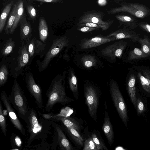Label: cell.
Wrapping results in <instances>:
<instances>
[{"label": "cell", "instance_id": "cell-1", "mask_svg": "<svg viewBox=\"0 0 150 150\" xmlns=\"http://www.w3.org/2000/svg\"><path fill=\"white\" fill-rule=\"evenodd\" d=\"M66 71L58 74L52 79L46 93L47 101L44 110L50 112L57 103L65 105L74 101L66 93L65 84Z\"/></svg>", "mask_w": 150, "mask_h": 150}, {"label": "cell", "instance_id": "cell-2", "mask_svg": "<svg viewBox=\"0 0 150 150\" xmlns=\"http://www.w3.org/2000/svg\"><path fill=\"white\" fill-rule=\"evenodd\" d=\"M9 101L16 110L19 117L28 120L29 114L27 100L25 94L17 81L15 79L12 87Z\"/></svg>", "mask_w": 150, "mask_h": 150}, {"label": "cell", "instance_id": "cell-3", "mask_svg": "<svg viewBox=\"0 0 150 150\" xmlns=\"http://www.w3.org/2000/svg\"><path fill=\"white\" fill-rule=\"evenodd\" d=\"M83 92L89 115L96 120L100 96V89L95 83L88 81L84 83Z\"/></svg>", "mask_w": 150, "mask_h": 150}, {"label": "cell", "instance_id": "cell-4", "mask_svg": "<svg viewBox=\"0 0 150 150\" xmlns=\"http://www.w3.org/2000/svg\"><path fill=\"white\" fill-rule=\"evenodd\" d=\"M109 90L111 98L119 116L127 127L128 116L126 106L118 85L116 81L113 79L110 81Z\"/></svg>", "mask_w": 150, "mask_h": 150}, {"label": "cell", "instance_id": "cell-5", "mask_svg": "<svg viewBox=\"0 0 150 150\" xmlns=\"http://www.w3.org/2000/svg\"><path fill=\"white\" fill-rule=\"evenodd\" d=\"M118 4L121 6L108 11V14L126 12L135 17L141 18H145L150 15V9L143 4L125 2H120Z\"/></svg>", "mask_w": 150, "mask_h": 150}, {"label": "cell", "instance_id": "cell-6", "mask_svg": "<svg viewBox=\"0 0 150 150\" xmlns=\"http://www.w3.org/2000/svg\"><path fill=\"white\" fill-rule=\"evenodd\" d=\"M68 41L66 36L53 40V42L45 56L41 62H37L38 71L41 72L47 68L52 59L65 46L68 45Z\"/></svg>", "mask_w": 150, "mask_h": 150}, {"label": "cell", "instance_id": "cell-7", "mask_svg": "<svg viewBox=\"0 0 150 150\" xmlns=\"http://www.w3.org/2000/svg\"><path fill=\"white\" fill-rule=\"evenodd\" d=\"M18 52L19 55L16 63L10 67V74L15 79L23 74L24 68L28 64L30 58L27 45L23 44Z\"/></svg>", "mask_w": 150, "mask_h": 150}, {"label": "cell", "instance_id": "cell-8", "mask_svg": "<svg viewBox=\"0 0 150 150\" xmlns=\"http://www.w3.org/2000/svg\"><path fill=\"white\" fill-rule=\"evenodd\" d=\"M25 79L29 92L34 98L38 108L42 109L43 107V104L40 86L36 82L33 74L31 72L26 73Z\"/></svg>", "mask_w": 150, "mask_h": 150}, {"label": "cell", "instance_id": "cell-9", "mask_svg": "<svg viewBox=\"0 0 150 150\" xmlns=\"http://www.w3.org/2000/svg\"><path fill=\"white\" fill-rule=\"evenodd\" d=\"M103 14L98 11H90L86 13L79 18L80 24L93 23L99 25L103 30L108 29L113 23V21H104L103 20Z\"/></svg>", "mask_w": 150, "mask_h": 150}, {"label": "cell", "instance_id": "cell-10", "mask_svg": "<svg viewBox=\"0 0 150 150\" xmlns=\"http://www.w3.org/2000/svg\"><path fill=\"white\" fill-rule=\"evenodd\" d=\"M127 45L126 41L120 40L106 47L101 51V52L103 56L114 60L116 57L120 58L121 57Z\"/></svg>", "mask_w": 150, "mask_h": 150}, {"label": "cell", "instance_id": "cell-11", "mask_svg": "<svg viewBox=\"0 0 150 150\" xmlns=\"http://www.w3.org/2000/svg\"><path fill=\"white\" fill-rule=\"evenodd\" d=\"M0 98L12 123L18 129L22 131V127L21 124L11 105L8 97L5 91H3L1 92Z\"/></svg>", "mask_w": 150, "mask_h": 150}, {"label": "cell", "instance_id": "cell-12", "mask_svg": "<svg viewBox=\"0 0 150 150\" xmlns=\"http://www.w3.org/2000/svg\"><path fill=\"white\" fill-rule=\"evenodd\" d=\"M107 36L115 40L128 38L134 42H138L140 39L138 35L134 30L125 27L110 33Z\"/></svg>", "mask_w": 150, "mask_h": 150}, {"label": "cell", "instance_id": "cell-13", "mask_svg": "<svg viewBox=\"0 0 150 150\" xmlns=\"http://www.w3.org/2000/svg\"><path fill=\"white\" fill-rule=\"evenodd\" d=\"M114 40L115 39L112 38L98 35L90 38L84 39L80 44V46L81 49H88L96 47Z\"/></svg>", "mask_w": 150, "mask_h": 150}, {"label": "cell", "instance_id": "cell-14", "mask_svg": "<svg viewBox=\"0 0 150 150\" xmlns=\"http://www.w3.org/2000/svg\"><path fill=\"white\" fill-rule=\"evenodd\" d=\"M51 118L61 121L66 127L75 129L80 133L83 129V122H81V120L76 118L59 115H56L53 113Z\"/></svg>", "mask_w": 150, "mask_h": 150}, {"label": "cell", "instance_id": "cell-15", "mask_svg": "<svg viewBox=\"0 0 150 150\" xmlns=\"http://www.w3.org/2000/svg\"><path fill=\"white\" fill-rule=\"evenodd\" d=\"M20 36L21 41H25L27 44L30 42L32 36V28L29 22H28L25 16H23L20 20Z\"/></svg>", "mask_w": 150, "mask_h": 150}, {"label": "cell", "instance_id": "cell-16", "mask_svg": "<svg viewBox=\"0 0 150 150\" xmlns=\"http://www.w3.org/2000/svg\"><path fill=\"white\" fill-rule=\"evenodd\" d=\"M102 129L107 139L108 143L111 145L114 142V133L112 127L107 111L105 112L104 121Z\"/></svg>", "mask_w": 150, "mask_h": 150}, {"label": "cell", "instance_id": "cell-17", "mask_svg": "<svg viewBox=\"0 0 150 150\" xmlns=\"http://www.w3.org/2000/svg\"><path fill=\"white\" fill-rule=\"evenodd\" d=\"M115 16L121 25L125 27L133 30L138 26L137 19L132 15H117Z\"/></svg>", "mask_w": 150, "mask_h": 150}, {"label": "cell", "instance_id": "cell-18", "mask_svg": "<svg viewBox=\"0 0 150 150\" xmlns=\"http://www.w3.org/2000/svg\"><path fill=\"white\" fill-rule=\"evenodd\" d=\"M58 134V139L61 150H78L75 148L67 139L60 128L55 124Z\"/></svg>", "mask_w": 150, "mask_h": 150}, {"label": "cell", "instance_id": "cell-19", "mask_svg": "<svg viewBox=\"0 0 150 150\" xmlns=\"http://www.w3.org/2000/svg\"><path fill=\"white\" fill-rule=\"evenodd\" d=\"M68 81L69 86L74 98L77 99L79 96L77 79L74 70L71 67L69 69Z\"/></svg>", "mask_w": 150, "mask_h": 150}, {"label": "cell", "instance_id": "cell-20", "mask_svg": "<svg viewBox=\"0 0 150 150\" xmlns=\"http://www.w3.org/2000/svg\"><path fill=\"white\" fill-rule=\"evenodd\" d=\"M28 120L34 133H36L41 130L42 127L39 123L36 112L33 108L29 110Z\"/></svg>", "mask_w": 150, "mask_h": 150}, {"label": "cell", "instance_id": "cell-21", "mask_svg": "<svg viewBox=\"0 0 150 150\" xmlns=\"http://www.w3.org/2000/svg\"><path fill=\"white\" fill-rule=\"evenodd\" d=\"M136 79L134 74L132 75L128 79L127 91L131 100L135 108L137 107V99L135 87Z\"/></svg>", "mask_w": 150, "mask_h": 150}, {"label": "cell", "instance_id": "cell-22", "mask_svg": "<svg viewBox=\"0 0 150 150\" xmlns=\"http://www.w3.org/2000/svg\"><path fill=\"white\" fill-rule=\"evenodd\" d=\"M67 128V131L71 138L74 143L79 148L83 147L85 141L83 137L81 135V133L75 129Z\"/></svg>", "mask_w": 150, "mask_h": 150}, {"label": "cell", "instance_id": "cell-23", "mask_svg": "<svg viewBox=\"0 0 150 150\" xmlns=\"http://www.w3.org/2000/svg\"><path fill=\"white\" fill-rule=\"evenodd\" d=\"M16 18L13 25L11 29L10 34H12L17 28L19 22L23 16L24 8L23 2L21 0H18L16 3Z\"/></svg>", "mask_w": 150, "mask_h": 150}, {"label": "cell", "instance_id": "cell-24", "mask_svg": "<svg viewBox=\"0 0 150 150\" xmlns=\"http://www.w3.org/2000/svg\"><path fill=\"white\" fill-rule=\"evenodd\" d=\"M98 132L92 130L89 136L96 145L99 150H109L105 146L104 140Z\"/></svg>", "mask_w": 150, "mask_h": 150}, {"label": "cell", "instance_id": "cell-25", "mask_svg": "<svg viewBox=\"0 0 150 150\" xmlns=\"http://www.w3.org/2000/svg\"><path fill=\"white\" fill-rule=\"evenodd\" d=\"M97 62L95 57L91 55H84L81 59V62L82 66L87 69L91 70L95 67Z\"/></svg>", "mask_w": 150, "mask_h": 150}, {"label": "cell", "instance_id": "cell-26", "mask_svg": "<svg viewBox=\"0 0 150 150\" xmlns=\"http://www.w3.org/2000/svg\"><path fill=\"white\" fill-rule=\"evenodd\" d=\"M144 76L141 73H138V76L143 88L147 92L150 93V71H144Z\"/></svg>", "mask_w": 150, "mask_h": 150}, {"label": "cell", "instance_id": "cell-27", "mask_svg": "<svg viewBox=\"0 0 150 150\" xmlns=\"http://www.w3.org/2000/svg\"><path fill=\"white\" fill-rule=\"evenodd\" d=\"M39 31L40 38L45 42L48 34V28L45 20L42 18L40 19L39 24Z\"/></svg>", "mask_w": 150, "mask_h": 150}, {"label": "cell", "instance_id": "cell-28", "mask_svg": "<svg viewBox=\"0 0 150 150\" xmlns=\"http://www.w3.org/2000/svg\"><path fill=\"white\" fill-rule=\"evenodd\" d=\"M14 4L13 1H11L8 4L3 10L0 18V33L2 31L5 26L8 16L12 6Z\"/></svg>", "mask_w": 150, "mask_h": 150}, {"label": "cell", "instance_id": "cell-29", "mask_svg": "<svg viewBox=\"0 0 150 150\" xmlns=\"http://www.w3.org/2000/svg\"><path fill=\"white\" fill-rule=\"evenodd\" d=\"M141 45V50L147 57L150 56V39L146 35L139 39L138 42Z\"/></svg>", "mask_w": 150, "mask_h": 150}, {"label": "cell", "instance_id": "cell-30", "mask_svg": "<svg viewBox=\"0 0 150 150\" xmlns=\"http://www.w3.org/2000/svg\"><path fill=\"white\" fill-rule=\"evenodd\" d=\"M13 5V10L10 15L5 30V33L6 34H10L16 18V3L14 4Z\"/></svg>", "mask_w": 150, "mask_h": 150}, {"label": "cell", "instance_id": "cell-31", "mask_svg": "<svg viewBox=\"0 0 150 150\" xmlns=\"http://www.w3.org/2000/svg\"><path fill=\"white\" fill-rule=\"evenodd\" d=\"M8 73L7 65L2 64L0 68V87L4 85L7 82Z\"/></svg>", "mask_w": 150, "mask_h": 150}, {"label": "cell", "instance_id": "cell-32", "mask_svg": "<svg viewBox=\"0 0 150 150\" xmlns=\"http://www.w3.org/2000/svg\"><path fill=\"white\" fill-rule=\"evenodd\" d=\"M146 57H147V56L141 50L138 48H135L129 52L127 59L130 61Z\"/></svg>", "mask_w": 150, "mask_h": 150}, {"label": "cell", "instance_id": "cell-33", "mask_svg": "<svg viewBox=\"0 0 150 150\" xmlns=\"http://www.w3.org/2000/svg\"><path fill=\"white\" fill-rule=\"evenodd\" d=\"M15 46V42L11 38L8 40L4 44L1 51L2 55L6 56L9 54Z\"/></svg>", "mask_w": 150, "mask_h": 150}, {"label": "cell", "instance_id": "cell-34", "mask_svg": "<svg viewBox=\"0 0 150 150\" xmlns=\"http://www.w3.org/2000/svg\"><path fill=\"white\" fill-rule=\"evenodd\" d=\"M84 145V148L83 150H99L89 135L85 140Z\"/></svg>", "mask_w": 150, "mask_h": 150}, {"label": "cell", "instance_id": "cell-35", "mask_svg": "<svg viewBox=\"0 0 150 150\" xmlns=\"http://www.w3.org/2000/svg\"><path fill=\"white\" fill-rule=\"evenodd\" d=\"M46 44L42 43L38 40L34 39V54H39L45 49Z\"/></svg>", "mask_w": 150, "mask_h": 150}, {"label": "cell", "instance_id": "cell-36", "mask_svg": "<svg viewBox=\"0 0 150 150\" xmlns=\"http://www.w3.org/2000/svg\"><path fill=\"white\" fill-rule=\"evenodd\" d=\"M0 125L3 132L6 134V120L3 113V106L1 100L0 101Z\"/></svg>", "mask_w": 150, "mask_h": 150}, {"label": "cell", "instance_id": "cell-37", "mask_svg": "<svg viewBox=\"0 0 150 150\" xmlns=\"http://www.w3.org/2000/svg\"><path fill=\"white\" fill-rule=\"evenodd\" d=\"M34 38L32 39L30 42L26 44L30 58L33 57L35 54L34 51Z\"/></svg>", "mask_w": 150, "mask_h": 150}, {"label": "cell", "instance_id": "cell-38", "mask_svg": "<svg viewBox=\"0 0 150 150\" xmlns=\"http://www.w3.org/2000/svg\"><path fill=\"white\" fill-rule=\"evenodd\" d=\"M27 10L30 18L32 20L35 19L36 16V11L34 7L29 5L27 6Z\"/></svg>", "mask_w": 150, "mask_h": 150}, {"label": "cell", "instance_id": "cell-39", "mask_svg": "<svg viewBox=\"0 0 150 150\" xmlns=\"http://www.w3.org/2000/svg\"><path fill=\"white\" fill-rule=\"evenodd\" d=\"M137 108L138 115L142 113L145 110L144 104L139 98L137 99Z\"/></svg>", "mask_w": 150, "mask_h": 150}, {"label": "cell", "instance_id": "cell-40", "mask_svg": "<svg viewBox=\"0 0 150 150\" xmlns=\"http://www.w3.org/2000/svg\"><path fill=\"white\" fill-rule=\"evenodd\" d=\"M138 25L139 28L147 33H150V25L146 22L138 23Z\"/></svg>", "mask_w": 150, "mask_h": 150}, {"label": "cell", "instance_id": "cell-41", "mask_svg": "<svg viewBox=\"0 0 150 150\" xmlns=\"http://www.w3.org/2000/svg\"><path fill=\"white\" fill-rule=\"evenodd\" d=\"M77 25L81 27L87 26L96 28L98 29L101 28V27L98 24L93 23H87L81 24L78 23Z\"/></svg>", "mask_w": 150, "mask_h": 150}, {"label": "cell", "instance_id": "cell-42", "mask_svg": "<svg viewBox=\"0 0 150 150\" xmlns=\"http://www.w3.org/2000/svg\"><path fill=\"white\" fill-rule=\"evenodd\" d=\"M97 29L98 30L99 29L95 28L84 26L79 28L78 30L82 32H88L93 31Z\"/></svg>", "mask_w": 150, "mask_h": 150}, {"label": "cell", "instance_id": "cell-43", "mask_svg": "<svg viewBox=\"0 0 150 150\" xmlns=\"http://www.w3.org/2000/svg\"><path fill=\"white\" fill-rule=\"evenodd\" d=\"M35 1L44 3H57L61 1L58 0H35Z\"/></svg>", "mask_w": 150, "mask_h": 150}, {"label": "cell", "instance_id": "cell-44", "mask_svg": "<svg viewBox=\"0 0 150 150\" xmlns=\"http://www.w3.org/2000/svg\"><path fill=\"white\" fill-rule=\"evenodd\" d=\"M15 141L16 145L19 147L21 144V141L20 138L18 136H16L15 138Z\"/></svg>", "mask_w": 150, "mask_h": 150}, {"label": "cell", "instance_id": "cell-45", "mask_svg": "<svg viewBox=\"0 0 150 150\" xmlns=\"http://www.w3.org/2000/svg\"><path fill=\"white\" fill-rule=\"evenodd\" d=\"M98 3L100 6H103L107 4V1L106 0H99L98 1Z\"/></svg>", "mask_w": 150, "mask_h": 150}, {"label": "cell", "instance_id": "cell-46", "mask_svg": "<svg viewBox=\"0 0 150 150\" xmlns=\"http://www.w3.org/2000/svg\"><path fill=\"white\" fill-rule=\"evenodd\" d=\"M114 150H126L121 146H118Z\"/></svg>", "mask_w": 150, "mask_h": 150}]
</instances>
